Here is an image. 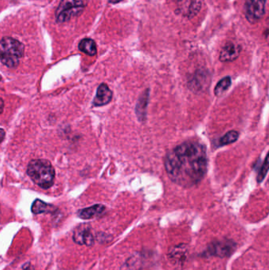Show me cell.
Returning <instances> with one entry per match:
<instances>
[{"label":"cell","mask_w":269,"mask_h":270,"mask_svg":"<svg viewBox=\"0 0 269 270\" xmlns=\"http://www.w3.org/2000/svg\"><path fill=\"white\" fill-rule=\"evenodd\" d=\"M207 165L206 149L194 141L179 145L164 158L168 177L181 187H190L199 183L206 174Z\"/></svg>","instance_id":"obj_1"},{"label":"cell","mask_w":269,"mask_h":270,"mask_svg":"<svg viewBox=\"0 0 269 270\" xmlns=\"http://www.w3.org/2000/svg\"><path fill=\"white\" fill-rule=\"evenodd\" d=\"M27 174L35 184L45 190L50 188L55 182V169L47 160L31 161L28 165Z\"/></svg>","instance_id":"obj_2"},{"label":"cell","mask_w":269,"mask_h":270,"mask_svg":"<svg viewBox=\"0 0 269 270\" xmlns=\"http://www.w3.org/2000/svg\"><path fill=\"white\" fill-rule=\"evenodd\" d=\"M23 44L12 37H4L0 41V61L9 68H14L23 57Z\"/></svg>","instance_id":"obj_3"},{"label":"cell","mask_w":269,"mask_h":270,"mask_svg":"<svg viewBox=\"0 0 269 270\" xmlns=\"http://www.w3.org/2000/svg\"><path fill=\"white\" fill-rule=\"evenodd\" d=\"M87 5V0H61L56 12L57 22L64 23L82 14Z\"/></svg>","instance_id":"obj_4"},{"label":"cell","mask_w":269,"mask_h":270,"mask_svg":"<svg viewBox=\"0 0 269 270\" xmlns=\"http://www.w3.org/2000/svg\"><path fill=\"white\" fill-rule=\"evenodd\" d=\"M236 248V244L229 239H223L213 242L204 252L205 256L219 257L221 259L227 258L232 255Z\"/></svg>","instance_id":"obj_5"},{"label":"cell","mask_w":269,"mask_h":270,"mask_svg":"<svg viewBox=\"0 0 269 270\" xmlns=\"http://www.w3.org/2000/svg\"><path fill=\"white\" fill-rule=\"evenodd\" d=\"M267 0H246L244 4V13L246 19L251 23H255L265 15Z\"/></svg>","instance_id":"obj_6"},{"label":"cell","mask_w":269,"mask_h":270,"mask_svg":"<svg viewBox=\"0 0 269 270\" xmlns=\"http://www.w3.org/2000/svg\"><path fill=\"white\" fill-rule=\"evenodd\" d=\"M188 247L186 244H179L169 249L168 253L170 262L179 270H181L187 259Z\"/></svg>","instance_id":"obj_7"},{"label":"cell","mask_w":269,"mask_h":270,"mask_svg":"<svg viewBox=\"0 0 269 270\" xmlns=\"http://www.w3.org/2000/svg\"><path fill=\"white\" fill-rule=\"evenodd\" d=\"M178 10L180 14L191 18L201 10V0H176Z\"/></svg>","instance_id":"obj_8"},{"label":"cell","mask_w":269,"mask_h":270,"mask_svg":"<svg viewBox=\"0 0 269 270\" xmlns=\"http://www.w3.org/2000/svg\"><path fill=\"white\" fill-rule=\"evenodd\" d=\"M73 239L79 245L90 247L93 245L94 237L88 225H82L74 231Z\"/></svg>","instance_id":"obj_9"},{"label":"cell","mask_w":269,"mask_h":270,"mask_svg":"<svg viewBox=\"0 0 269 270\" xmlns=\"http://www.w3.org/2000/svg\"><path fill=\"white\" fill-rule=\"evenodd\" d=\"M112 97H113V93L110 90L107 84H100L99 87L97 88L96 95L94 98L92 104L95 107L103 106V105H107L111 102Z\"/></svg>","instance_id":"obj_10"},{"label":"cell","mask_w":269,"mask_h":270,"mask_svg":"<svg viewBox=\"0 0 269 270\" xmlns=\"http://www.w3.org/2000/svg\"><path fill=\"white\" fill-rule=\"evenodd\" d=\"M240 53L241 47L239 45L231 42L226 44L220 53V60L221 62H232L239 56Z\"/></svg>","instance_id":"obj_11"},{"label":"cell","mask_w":269,"mask_h":270,"mask_svg":"<svg viewBox=\"0 0 269 270\" xmlns=\"http://www.w3.org/2000/svg\"><path fill=\"white\" fill-rule=\"evenodd\" d=\"M149 90L147 89L139 97L136 102L135 112H136L137 119L140 122H144L146 118L147 107H148V101H149Z\"/></svg>","instance_id":"obj_12"},{"label":"cell","mask_w":269,"mask_h":270,"mask_svg":"<svg viewBox=\"0 0 269 270\" xmlns=\"http://www.w3.org/2000/svg\"><path fill=\"white\" fill-rule=\"evenodd\" d=\"M106 207L101 204L94 205L88 208L79 210L78 212V216L84 220H90L96 216H100L105 211Z\"/></svg>","instance_id":"obj_13"},{"label":"cell","mask_w":269,"mask_h":270,"mask_svg":"<svg viewBox=\"0 0 269 270\" xmlns=\"http://www.w3.org/2000/svg\"><path fill=\"white\" fill-rule=\"evenodd\" d=\"M32 212L34 214H47V213H52L56 210L55 206L51 205L45 203L43 201L37 199L34 201L32 205Z\"/></svg>","instance_id":"obj_14"},{"label":"cell","mask_w":269,"mask_h":270,"mask_svg":"<svg viewBox=\"0 0 269 270\" xmlns=\"http://www.w3.org/2000/svg\"><path fill=\"white\" fill-rule=\"evenodd\" d=\"M78 48H79L80 51H82V53H86L90 56H93L97 52L95 41L92 39H89V38L82 40L79 45H78Z\"/></svg>","instance_id":"obj_15"},{"label":"cell","mask_w":269,"mask_h":270,"mask_svg":"<svg viewBox=\"0 0 269 270\" xmlns=\"http://www.w3.org/2000/svg\"><path fill=\"white\" fill-rule=\"evenodd\" d=\"M231 86V78L229 76L222 78L220 82L217 83V86L215 87V95L217 97H221L224 94L226 90Z\"/></svg>","instance_id":"obj_16"},{"label":"cell","mask_w":269,"mask_h":270,"mask_svg":"<svg viewBox=\"0 0 269 270\" xmlns=\"http://www.w3.org/2000/svg\"><path fill=\"white\" fill-rule=\"evenodd\" d=\"M238 137H239L238 132H237L236 130H230L219 139L218 146L221 147V146H227V145L234 143L238 140Z\"/></svg>","instance_id":"obj_17"},{"label":"cell","mask_w":269,"mask_h":270,"mask_svg":"<svg viewBox=\"0 0 269 270\" xmlns=\"http://www.w3.org/2000/svg\"><path fill=\"white\" fill-rule=\"evenodd\" d=\"M138 257H131L129 259H127L125 264L123 265L121 270H137L140 267L139 263Z\"/></svg>","instance_id":"obj_18"},{"label":"cell","mask_w":269,"mask_h":270,"mask_svg":"<svg viewBox=\"0 0 269 270\" xmlns=\"http://www.w3.org/2000/svg\"><path fill=\"white\" fill-rule=\"evenodd\" d=\"M268 158H269V156L267 155L262 167H261V169H260L259 173H258V183H262V181L266 178V175H267L268 170H269V160H268Z\"/></svg>","instance_id":"obj_19"},{"label":"cell","mask_w":269,"mask_h":270,"mask_svg":"<svg viewBox=\"0 0 269 270\" xmlns=\"http://www.w3.org/2000/svg\"><path fill=\"white\" fill-rule=\"evenodd\" d=\"M5 135H6V132H5V130H3V129L0 128V143L2 142V141L4 140V138H5Z\"/></svg>","instance_id":"obj_20"},{"label":"cell","mask_w":269,"mask_h":270,"mask_svg":"<svg viewBox=\"0 0 269 270\" xmlns=\"http://www.w3.org/2000/svg\"><path fill=\"white\" fill-rule=\"evenodd\" d=\"M3 108L4 102L3 101H2V98H0V114H1V113H2V111H3Z\"/></svg>","instance_id":"obj_21"},{"label":"cell","mask_w":269,"mask_h":270,"mask_svg":"<svg viewBox=\"0 0 269 270\" xmlns=\"http://www.w3.org/2000/svg\"><path fill=\"white\" fill-rule=\"evenodd\" d=\"M23 270H31L30 263H26L23 267Z\"/></svg>","instance_id":"obj_22"},{"label":"cell","mask_w":269,"mask_h":270,"mask_svg":"<svg viewBox=\"0 0 269 270\" xmlns=\"http://www.w3.org/2000/svg\"><path fill=\"white\" fill-rule=\"evenodd\" d=\"M109 1V2H111V3H118V2H120L121 1H123V0H108Z\"/></svg>","instance_id":"obj_23"}]
</instances>
